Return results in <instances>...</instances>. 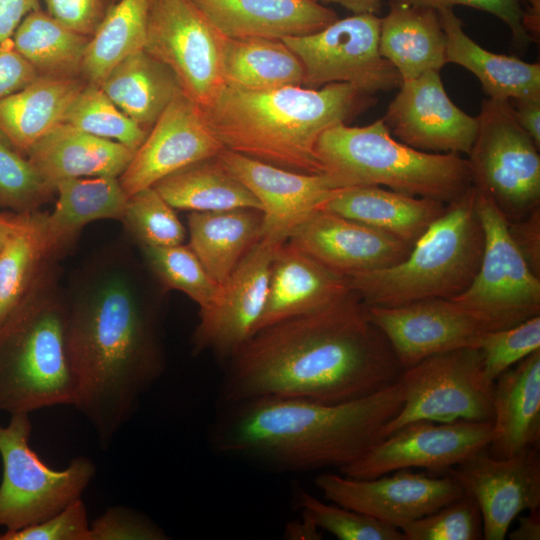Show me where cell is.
I'll use <instances>...</instances> for the list:
<instances>
[{"instance_id":"obj_35","label":"cell","mask_w":540,"mask_h":540,"mask_svg":"<svg viewBox=\"0 0 540 540\" xmlns=\"http://www.w3.org/2000/svg\"><path fill=\"white\" fill-rule=\"evenodd\" d=\"M225 84L247 90L303 86L304 70L281 39L227 38L223 47Z\"/></svg>"},{"instance_id":"obj_44","label":"cell","mask_w":540,"mask_h":540,"mask_svg":"<svg viewBox=\"0 0 540 540\" xmlns=\"http://www.w3.org/2000/svg\"><path fill=\"white\" fill-rule=\"evenodd\" d=\"M404 540L483 539L482 516L477 502L464 493L402 530Z\"/></svg>"},{"instance_id":"obj_26","label":"cell","mask_w":540,"mask_h":540,"mask_svg":"<svg viewBox=\"0 0 540 540\" xmlns=\"http://www.w3.org/2000/svg\"><path fill=\"white\" fill-rule=\"evenodd\" d=\"M447 204L373 185L337 189L319 208L385 232L410 247L444 213Z\"/></svg>"},{"instance_id":"obj_20","label":"cell","mask_w":540,"mask_h":540,"mask_svg":"<svg viewBox=\"0 0 540 540\" xmlns=\"http://www.w3.org/2000/svg\"><path fill=\"white\" fill-rule=\"evenodd\" d=\"M369 319L388 340L402 370L426 357L474 348L484 332L451 299L430 298L398 306L365 305Z\"/></svg>"},{"instance_id":"obj_30","label":"cell","mask_w":540,"mask_h":540,"mask_svg":"<svg viewBox=\"0 0 540 540\" xmlns=\"http://www.w3.org/2000/svg\"><path fill=\"white\" fill-rule=\"evenodd\" d=\"M446 35L448 63L473 73L490 99L514 101L540 98V65L486 50L463 30L453 8L437 10Z\"/></svg>"},{"instance_id":"obj_18","label":"cell","mask_w":540,"mask_h":540,"mask_svg":"<svg viewBox=\"0 0 540 540\" xmlns=\"http://www.w3.org/2000/svg\"><path fill=\"white\" fill-rule=\"evenodd\" d=\"M381 119L394 138L431 153L468 155L478 131L477 117L451 101L436 70L402 82Z\"/></svg>"},{"instance_id":"obj_31","label":"cell","mask_w":540,"mask_h":540,"mask_svg":"<svg viewBox=\"0 0 540 540\" xmlns=\"http://www.w3.org/2000/svg\"><path fill=\"white\" fill-rule=\"evenodd\" d=\"M85 84L80 77L38 76L0 100V133L26 156L38 140L64 121Z\"/></svg>"},{"instance_id":"obj_52","label":"cell","mask_w":540,"mask_h":540,"mask_svg":"<svg viewBox=\"0 0 540 540\" xmlns=\"http://www.w3.org/2000/svg\"><path fill=\"white\" fill-rule=\"evenodd\" d=\"M37 9L39 0H0V43L12 38L23 18Z\"/></svg>"},{"instance_id":"obj_25","label":"cell","mask_w":540,"mask_h":540,"mask_svg":"<svg viewBox=\"0 0 540 540\" xmlns=\"http://www.w3.org/2000/svg\"><path fill=\"white\" fill-rule=\"evenodd\" d=\"M540 441V349L504 371L494 382L492 438L497 458L515 456Z\"/></svg>"},{"instance_id":"obj_6","label":"cell","mask_w":540,"mask_h":540,"mask_svg":"<svg viewBox=\"0 0 540 540\" xmlns=\"http://www.w3.org/2000/svg\"><path fill=\"white\" fill-rule=\"evenodd\" d=\"M316 154L323 173L341 188L381 186L449 204L472 186L466 158L412 148L394 138L381 118L366 126L330 127L319 137Z\"/></svg>"},{"instance_id":"obj_40","label":"cell","mask_w":540,"mask_h":540,"mask_svg":"<svg viewBox=\"0 0 540 540\" xmlns=\"http://www.w3.org/2000/svg\"><path fill=\"white\" fill-rule=\"evenodd\" d=\"M91 135L119 142L135 152L148 130L124 114L99 85L86 83L64 121Z\"/></svg>"},{"instance_id":"obj_11","label":"cell","mask_w":540,"mask_h":540,"mask_svg":"<svg viewBox=\"0 0 540 540\" xmlns=\"http://www.w3.org/2000/svg\"><path fill=\"white\" fill-rule=\"evenodd\" d=\"M404 402L383 438L415 421H492L494 382L479 349L463 347L424 358L402 370Z\"/></svg>"},{"instance_id":"obj_34","label":"cell","mask_w":540,"mask_h":540,"mask_svg":"<svg viewBox=\"0 0 540 540\" xmlns=\"http://www.w3.org/2000/svg\"><path fill=\"white\" fill-rule=\"evenodd\" d=\"M174 209L191 212L261 210L250 190L215 157L192 163L152 186Z\"/></svg>"},{"instance_id":"obj_9","label":"cell","mask_w":540,"mask_h":540,"mask_svg":"<svg viewBox=\"0 0 540 540\" xmlns=\"http://www.w3.org/2000/svg\"><path fill=\"white\" fill-rule=\"evenodd\" d=\"M475 191L484 232L483 255L472 283L450 299L484 332L506 329L540 315V278L513 242L505 216L488 197Z\"/></svg>"},{"instance_id":"obj_16","label":"cell","mask_w":540,"mask_h":540,"mask_svg":"<svg viewBox=\"0 0 540 540\" xmlns=\"http://www.w3.org/2000/svg\"><path fill=\"white\" fill-rule=\"evenodd\" d=\"M282 243L261 237L219 285L213 302L199 312L194 354L208 351L228 360L255 333L267 299L271 261Z\"/></svg>"},{"instance_id":"obj_43","label":"cell","mask_w":540,"mask_h":540,"mask_svg":"<svg viewBox=\"0 0 540 540\" xmlns=\"http://www.w3.org/2000/svg\"><path fill=\"white\" fill-rule=\"evenodd\" d=\"M54 192L27 156L0 133V207L17 214L34 212Z\"/></svg>"},{"instance_id":"obj_42","label":"cell","mask_w":540,"mask_h":540,"mask_svg":"<svg viewBox=\"0 0 540 540\" xmlns=\"http://www.w3.org/2000/svg\"><path fill=\"white\" fill-rule=\"evenodd\" d=\"M297 506L302 516L340 540H404L400 529L361 512L323 502L302 489L297 494Z\"/></svg>"},{"instance_id":"obj_59","label":"cell","mask_w":540,"mask_h":540,"mask_svg":"<svg viewBox=\"0 0 540 540\" xmlns=\"http://www.w3.org/2000/svg\"><path fill=\"white\" fill-rule=\"evenodd\" d=\"M118 0H103V4H104V8H105V11L110 7L112 6L113 4H115Z\"/></svg>"},{"instance_id":"obj_56","label":"cell","mask_w":540,"mask_h":540,"mask_svg":"<svg viewBox=\"0 0 540 540\" xmlns=\"http://www.w3.org/2000/svg\"><path fill=\"white\" fill-rule=\"evenodd\" d=\"M321 4H337L353 14H375L377 15L384 0H315Z\"/></svg>"},{"instance_id":"obj_10","label":"cell","mask_w":540,"mask_h":540,"mask_svg":"<svg viewBox=\"0 0 540 540\" xmlns=\"http://www.w3.org/2000/svg\"><path fill=\"white\" fill-rule=\"evenodd\" d=\"M478 131L467 155L472 185L508 222L540 207L539 148L517 123L511 103L485 99Z\"/></svg>"},{"instance_id":"obj_49","label":"cell","mask_w":540,"mask_h":540,"mask_svg":"<svg viewBox=\"0 0 540 540\" xmlns=\"http://www.w3.org/2000/svg\"><path fill=\"white\" fill-rule=\"evenodd\" d=\"M48 14L86 36H92L101 22L105 8L103 0H45Z\"/></svg>"},{"instance_id":"obj_1","label":"cell","mask_w":540,"mask_h":540,"mask_svg":"<svg viewBox=\"0 0 540 540\" xmlns=\"http://www.w3.org/2000/svg\"><path fill=\"white\" fill-rule=\"evenodd\" d=\"M126 243L102 247L67 289V347L77 382L73 406L107 448L165 370L158 301Z\"/></svg>"},{"instance_id":"obj_8","label":"cell","mask_w":540,"mask_h":540,"mask_svg":"<svg viewBox=\"0 0 540 540\" xmlns=\"http://www.w3.org/2000/svg\"><path fill=\"white\" fill-rule=\"evenodd\" d=\"M28 413L0 424V527L19 530L41 522L82 498L96 474L91 459L78 456L63 470L47 466L29 444Z\"/></svg>"},{"instance_id":"obj_57","label":"cell","mask_w":540,"mask_h":540,"mask_svg":"<svg viewBox=\"0 0 540 540\" xmlns=\"http://www.w3.org/2000/svg\"><path fill=\"white\" fill-rule=\"evenodd\" d=\"M529 7L523 11V26L531 41L539 42L540 0H526Z\"/></svg>"},{"instance_id":"obj_15","label":"cell","mask_w":540,"mask_h":540,"mask_svg":"<svg viewBox=\"0 0 540 540\" xmlns=\"http://www.w3.org/2000/svg\"><path fill=\"white\" fill-rule=\"evenodd\" d=\"M392 473L369 479L321 473L314 483L327 501L400 530L465 493L449 474L431 475L411 469Z\"/></svg>"},{"instance_id":"obj_37","label":"cell","mask_w":540,"mask_h":540,"mask_svg":"<svg viewBox=\"0 0 540 540\" xmlns=\"http://www.w3.org/2000/svg\"><path fill=\"white\" fill-rule=\"evenodd\" d=\"M90 38L37 9L22 20L12 40L39 76L80 77Z\"/></svg>"},{"instance_id":"obj_45","label":"cell","mask_w":540,"mask_h":540,"mask_svg":"<svg viewBox=\"0 0 540 540\" xmlns=\"http://www.w3.org/2000/svg\"><path fill=\"white\" fill-rule=\"evenodd\" d=\"M474 348L481 352L486 376L495 382L504 371L540 349V315L510 328L482 332Z\"/></svg>"},{"instance_id":"obj_50","label":"cell","mask_w":540,"mask_h":540,"mask_svg":"<svg viewBox=\"0 0 540 540\" xmlns=\"http://www.w3.org/2000/svg\"><path fill=\"white\" fill-rule=\"evenodd\" d=\"M38 76L16 50L12 38L0 43V100L25 88Z\"/></svg>"},{"instance_id":"obj_23","label":"cell","mask_w":540,"mask_h":540,"mask_svg":"<svg viewBox=\"0 0 540 540\" xmlns=\"http://www.w3.org/2000/svg\"><path fill=\"white\" fill-rule=\"evenodd\" d=\"M353 290L349 278L338 273L289 241L275 251L265 307L258 330L293 317L326 309Z\"/></svg>"},{"instance_id":"obj_24","label":"cell","mask_w":540,"mask_h":540,"mask_svg":"<svg viewBox=\"0 0 540 540\" xmlns=\"http://www.w3.org/2000/svg\"><path fill=\"white\" fill-rule=\"evenodd\" d=\"M227 38L283 39L315 33L338 19L315 0H192Z\"/></svg>"},{"instance_id":"obj_12","label":"cell","mask_w":540,"mask_h":540,"mask_svg":"<svg viewBox=\"0 0 540 540\" xmlns=\"http://www.w3.org/2000/svg\"><path fill=\"white\" fill-rule=\"evenodd\" d=\"M381 18L353 14L304 36L281 39L298 57L303 86L348 83L374 95L399 88L402 79L379 51Z\"/></svg>"},{"instance_id":"obj_39","label":"cell","mask_w":540,"mask_h":540,"mask_svg":"<svg viewBox=\"0 0 540 540\" xmlns=\"http://www.w3.org/2000/svg\"><path fill=\"white\" fill-rule=\"evenodd\" d=\"M139 248L147 269L163 289L183 292L200 310L213 302L219 284L208 274L190 246Z\"/></svg>"},{"instance_id":"obj_53","label":"cell","mask_w":540,"mask_h":540,"mask_svg":"<svg viewBox=\"0 0 540 540\" xmlns=\"http://www.w3.org/2000/svg\"><path fill=\"white\" fill-rule=\"evenodd\" d=\"M513 102L514 104L510 103L517 123L540 149V98L519 99Z\"/></svg>"},{"instance_id":"obj_22","label":"cell","mask_w":540,"mask_h":540,"mask_svg":"<svg viewBox=\"0 0 540 540\" xmlns=\"http://www.w3.org/2000/svg\"><path fill=\"white\" fill-rule=\"evenodd\" d=\"M287 241L346 276L400 263L412 248L385 232L323 209L310 212Z\"/></svg>"},{"instance_id":"obj_41","label":"cell","mask_w":540,"mask_h":540,"mask_svg":"<svg viewBox=\"0 0 540 540\" xmlns=\"http://www.w3.org/2000/svg\"><path fill=\"white\" fill-rule=\"evenodd\" d=\"M139 247L182 244L185 227L174 208L153 188L129 196L120 220Z\"/></svg>"},{"instance_id":"obj_54","label":"cell","mask_w":540,"mask_h":540,"mask_svg":"<svg viewBox=\"0 0 540 540\" xmlns=\"http://www.w3.org/2000/svg\"><path fill=\"white\" fill-rule=\"evenodd\" d=\"M509 532V531H508ZM511 540H539L540 539V513L539 509L530 510L525 516L518 519L517 526L507 533Z\"/></svg>"},{"instance_id":"obj_47","label":"cell","mask_w":540,"mask_h":540,"mask_svg":"<svg viewBox=\"0 0 540 540\" xmlns=\"http://www.w3.org/2000/svg\"><path fill=\"white\" fill-rule=\"evenodd\" d=\"M164 530L125 506L109 507L90 524V540H165Z\"/></svg>"},{"instance_id":"obj_51","label":"cell","mask_w":540,"mask_h":540,"mask_svg":"<svg viewBox=\"0 0 540 540\" xmlns=\"http://www.w3.org/2000/svg\"><path fill=\"white\" fill-rule=\"evenodd\" d=\"M508 230L529 268L540 278V207L520 220L508 222Z\"/></svg>"},{"instance_id":"obj_38","label":"cell","mask_w":540,"mask_h":540,"mask_svg":"<svg viewBox=\"0 0 540 540\" xmlns=\"http://www.w3.org/2000/svg\"><path fill=\"white\" fill-rule=\"evenodd\" d=\"M20 215L19 225L0 252V325L28 295L48 260L42 248L39 212Z\"/></svg>"},{"instance_id":"obj_4","label":"cell","mask_w":540,"mask_h":540,"mask_svg":"<svg viewBox=\"0 0 540 540\" xmlns=\"http://www.w3.org/2000/svg\"><path fill=\"white\" fill-rule=\"evenodd\" d=\"M376 102L348 83L247 90L225 84L203 108L224 149L294 172L318 174L321 134Z\"/></svg>"},{"instance_id":"obj_27","label":"cell","mask_w":540,"mask_h":540,"mask_svg":"<svg viewBox=\"0 0 540 540\" xmlns=\"http://www.w3.org/2000/svg\"><path fill=\"white\" fill-rule=\"evenodd\" d=\"M58 199L50 214L39 213L44 256L67 251L81 229L99 219L121 220L127 201L118 177L68 178L55 183Z\"/></svg>"},{"instance_id":"obj_21","label":"cell","mask_w":540,"mask_h":540,"mask_svg":"<svg viewBox=\"0 0 540 540\" xmlns=\"http://www.w3.org/2000/svg\"><path fill=\"white\" fill-rule=\"evenodd\" d=\"M217 158L260 203L262 237L279 242L287 241L301 220L341 188L327 173L294 172L227 149Z\"/></svg>"},{"instance_id":"obj_58","label":"cell","mask_w":540,"mask_h":540,"mask_svg":"<svg viewBox=\"0 0 540 540\" xmlns=\"http://www.w3.org/2000/svg\"><path fill=\"white\" fill-rule=\"evenodd\" d=\"M20 214L14 215L0 214V252L2 251L8 237L17 228L20 222Z\"/></svg>"},{"instance_id":"obj_33","label":"cell","mask_w":540,"mask_h":540,"mask_svg":"<svg viewBox=\"0 0 540 540\" xmlns=\"http://www.w3.org/2000/svg\"><path fill=\"white\" fill-rule=\"evenodd\" d=\"M100 87L124 114L148 131L183 93L172 70L145 50L118 63Z\"/></svg>"},{"instance_id":"obj_5","label":"cell","mask_w":540,"mask_h":540,"mask_svg":"<svg viewBox=\"0 0 540 540\" xmlns=\"http://www.w3.org/2000/svg\"><path fill=\"white\" fill-rule=\"evenodd\" d=\"M77 382L67 347V305L54 260L0 325V411L73 405Z\"/></svg>"},{"instance_id":"obj_32","label":"cell","mask_w":540,"mask_h":540,"mask_svg":"<svg viewBox=\"0 0 540 540\" xmlns=\"http://www.w3.org/2000/svg\"><path fill=\"white\" fill-rule=\"evenodd\" d=\"M189 246L221 285L262 237L263 213L255 208L190 212Z\"/></svg>"},{"instance_id":"obj_19","label":"cell","mask_w":540,"mask_h":540,"mask_svg":"<svg viewBox=\"0 0 540 540\" xmlns=\"http://www.w3.org/2000/svg\"><path fill=\"white\" fill-rule=\"evenodd\" d=\"M222 149L203 108L181 93L151 127L119 182L129 197Z\"/></svg>"},{"instance_id":"obj_2","label":"cell","mask_w":540,"mask_h":540,"mask_svg":"<svg viewBox=\"0 0 540 540\" xmlns=\"http://www.w3.org/2000/svg\"><path fill=\"white\" fill-rule=\"evenodd\" d=\"M227 362L222 405L260 397L352 401L394 384L402 372L354 291L326 309L258 330Z\"/></svg>"},{"instance_id":"obj_48","label":"cell","mask_w":540,"mask_h":540,"mask_svg":"<svg viewBox=\"0 0 540 540\" xmlns=\"http://www.w3.org/2000/svg\"><path fill=\"white\" fill-rule=\"evenodd\" d=\"M400 3L417 5L439 10L453 8L455 5L473 7L499 18L510 29L513 42L519 48H524L531 41L523 26V9L519 0H393Z\"/></svg>"},{"instance_id":"obj_29","label":"cell","mask_w":540,"mask_h":540,"mask_svg":"<svg viewBox=\"0 0 540 540\" xmlns=\"http://www.w3.org/2000/svg\"><path fill=\"white\" fill-rule=\"evenodd\" d=\"M446 35L437 10L389 0L381 18L379 51L399 73L402 82L448 63Z\"/></svg>"},{"instance_id":"obj_3","label":"cell","mask_w":540,"mask_h":540,"mask_svg":"<svg viewBox=\"0 0 540 540\" xmlns=\"http://www.w3.org/2000/svg\"><path fill=\"white\" fill-rule=\"evenodd\" d=\"M394 384L346 402L260 397L222 405L212 424V447L281 471L339 469L357 461L383 439L386 424L404 402Z\"/></svg>"},{"instance_id":"obj_55","label":"cell","mask_w":540,"mask_h":540,"mask_svg":"<svg viewBox=\"0 0 540 540\" xmlns=\"http://www.w3.org/2000/svg\"><path fill=\"white\" fill-rule=\"evenodd\" d=\"M323 531L311 520L301 515L300 519L286 524L284 537L291 540H319Z\"/></svg>"},{"instance_id":"obj_46","label":"cell","mask_w":540,"mask_h":540,"mask_svg":"<svg viewBox=\"0 0 540 540\" xmlns=\"http://www.w3.org/2000/svg\"><path fill=\"white\" fill-rule=\"evenodd\" d=\"M0 540H90L86 506L81 498L41 522L1 532Z\"/></svg>"},{"instance_id":"obj_17","label":"cell","mask_w":540,"mask_h":540,"mask_svg":"<svg viewBox=\"0 0 540 540\" xmlns=\"http://www.w3.org/2000/svg\"><path fill=\"white\" fill-rule=\"evenodd\" d=\"M477 502L483 539L503 540L514 519L540 506L539 447L497 458L483 449L447 470Z\"/></svg>"},{"instance_id":"obj_28","label":"cell","mask_w":540,"mask_h":540,"mask_svg":"<svg viewBox=\"0 0 540 540\" xmlns=\"http://www.w3.org/2000/svg\"><path fill=\"white\" fill-rule=\"evenodd\" d=\"M135 151L62 122L38 140L26 156L39 174L55 188L68 178L120 177Z\"/></svg>"},{"instance_id":"obj_13","label":"cell","mask_w":540,"mask_h":540,"mask_svg":"<svg viewBox=\"0 0 540 540\" xmlns=\"http://www.w3.org/2000/svg\"><path fill=\"white\" fill-rule=\"evenodd\" d=\"M225 39L192 0H151L144 50L170 68L202 108L225 85Z\"/></svg>"},{"instance_id":"obj_7","label":"cell","mask_w":540,"mask_h":540,"mask_svg":"<svg viewBox=\"0 0 540 540\" xmlns=\"http://www.w3.org/2000/svg\"><path fill=\"white\" fill-rule=\"evenodd\" d=\"M475 194L472 185L447 204L402 262L348 276L361 301L390 307L430 298L450 299L465 291L479 269L484 249Z\"/></svg>"},{"instance_id":"obj_36","label":"cell","mask_w":540,"mask_h":540,"mask_svg":"<svg viewBox=\"0 0 540 540\" xmlns=\"http://www.w3.org/2000/svg\"><path fill=\"white\" fill-rule=\"evenodd\" d=\"M151 0H118L105 12L90 38L81 64L86 83L101 86L111 70L144 50Z\"/></svg>"},{"instance_id":"obj_14","label":"cell","mask_w":540,"mask_h":540,"mask_svg":"<svg viewBox=\"0 0 540 540\" xmlns=\"http://www.w3.org/2000/svg\"><path fill=\"white\" fill-rule=\"evenodd\" d=\"M491 438L492 421H415L378 441L339 472L369 479L400 469L423 468L440 475L486 449Z\"/></svg>"}]
</instances>
